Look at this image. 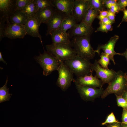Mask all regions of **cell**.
<instances>
[{"instance_id":"18","label":"cell","mask_w":127,"mask_h":127,"mask_svg":"<svg viewBox=\"0 0 127 127\" xmlns=\"http://www.w3.org/2000/svg\"><path fill=\"white\" fill-rule=\"evenodd\" d=\"M50 35L51 36L52 43H62L71 45L70 38L66 32L60 28L52 32Z\"/></svg>"},{"instance_id":"32","label":"cell","mask_w":127,"mask_h":127,"mask_svg":"<svg viewBox=\"0 0 127 127\" xmlns=\"http://www.w3.org/2000/svg\"><path fill=\"white\" fill-rule=\"evenodd\" d=\"M8 23L4 20L0 19V40L1 41L3 37V35L7 24Z\"/></svg>"},{"instance_id":"39","label":"cell","mask_w":127,"mask_h":127,"mask_svg":"<svg viewBox=\"0 0 127 127\" xmlns=\"http://www.w3.org/2000/svg\"><path fill=\"white\" fill-rule=\"evenodd\" d=\"M107 127H123L121 122L106 124Z\"/></svg>"},{"instance_id":"45","label":"cell","mask_w":127,"mask_h":127,"mask_svg":"<svg viewBox=\"0 0 127 127\" xmlns=\"http://www.w3.org/2000/svg\"><path fill=\"white\" fill-rule=\"evenodd\" d=\"M121 124L123 127H127V124H125L122 123Z\"/></svg>"},{"instance_id":"26","label":"cell","mask_w":127,"mask_h":127,"mask_svg":"<svg viewBox=\"0 0 127 127\" xmlns=\"http://www.w3.org/2000/svg\"><path fill=\"white\" fill-rule=\"evenodd\" d=\"M34 1L37 12L48 6L53 7L51 0H34Z\"/></svg>"},{"instance_id":"21","label":"cell","mask_w":127,"mask_h":127,"mask_svg":"<svg viewBox=\"0 0 127 127\" xmlns=\"http://www.w3.org/2000/svg\"><path fill=\"white\" fill-rule=\"evenodd\" d=\"M99 13V12L95 9L90 8L85 13L81 21L91 26L92 23Z\"/></svg>"},{"instance_id":"27","label":"cell","mask_w":127,"mask_h":127,"mask_svg":"<svg viewBox=\"0 0 127 127\" xmlns=\"http://www.w3.org/2000/svg\"><path fill=\"white\" fill-rule=\"evenodd\" d=\"M100 59L98 61L99 64L103 68L108 69V66L110 60L109 56L106 54L102 52L100 55Z\"/></svg>"},{"instance_id":"19","label":"cell","mask_w":127,"mask_h":127,"mask_svg":"<svg viewBox=\"0 0 127 127\" xmlns=\"http://www.w3.org/2000/svg\"><path fill=\"white\" fill-rule=\"evenodd\" d=\"M56 11L53 7L49 6L37 11L36 16L41 24H46Z\"/></svg>"},{"instance_id":"36","label":"cell","mask_w":127,"mask_h":127,"mask_svg":"<svg viewBox=\"0 0 127 127\" xmlns=\"http://www.w3.org/2000/svg\"><path fill=\"white\" fill-rule=\"evenodd\" d=\"M108 11L103 10L100 12L97 18L101 20L104 18L107 17Z\"/></svg>"},{"instance_id":"2","label":"cell","mask_w":127,"mask_h":127,"mask_svg":"<svg viewBox=\"0 0 127 127\" xmlns=\"http://www.w3.org/2000/svg\"><path fill=\"white\" fill-rule=\"evenodd\" d=\"M64 62L77 78L92 74V64L89 60L77 55Z\"/></svg>"},{"instance_id":"20","label":"cell","mask_w":127,"mask_h":127,"mask_svg":"<svg viewBox=\"0 0 127 127\" xmlns=\"http://www.w3.org/2000/svg\"><path fill=\"white\" fill-rule=\"evenodd\" d=\"M28 19L21 10L15 9L10 16L9 21L12 24L24 25Z\"/></svg>"},{"instance_id":"44","label":"cell","mask_w":127,"mask_h":127,"mask_svg":"<svg viewBox=\"0 0 127 127\" xmlns=\"http://www.w3.org/2000/svg\"><path fill=\"white\" fill-rule=\"evenodd\" d=\"M0 61L2 62L5 64H7V63L3 58L1 52H0Z\"/></svg>"},{"instance_id":"4","label":"cell","mask_w":127,"mask_h":127,"mask_svg":"<svg viewBox=\"0 0 127 127\" xmlns=\"http://www.w3.org/2000/svg\"><path fill=\"white\" fill-rule=\"evenodd\" d=\"M47 51L60 62L70 59L77 55L74 49L68 44L62 43H52L47 45Z\"/></svg>"},{"instance_id":"38","label":"cell","mask_w":127,"mask_h":127,"mask_svg":"<svg viewBox=\"0 0 127 127\" xmlns=\"http://www.w3.org/2000/svg\"><path fill=\"white\" fill-rule=\"evenodd\" d=\"M122 11L123 13V16L122 20L119 24L118 25L117 27H119L121 24L123 22H127V9H125Z\"/></svg>"},{"instance_id":"9","label":"cell","mask_w":127,"mask_h":127,"mask_svg":"<svg viewBox=\"0 0 127 127\" xmlns=\"http://www.w3.org/2000/svg\"><path fill=\"white\" fill-rule=\"evenodd\" d=\"M27 35L24 25L7 23L3 35L11 39H22Z\"/></svg>"},{"instance_id":"31","label":"cell","mask_w":127,"mask_h":127,"mask_svg":"<svg viewBox=\"0 0 127 127\" xmlns=\"http://www.w3.org/2000/svg\"><path fill=\"white\" fill-rule=\"evenodd\" d=\"M119 122L117 121L113 112H111L107 117L105 121L101 123L102 125L108 124H111Z\"/></svg>"},{"instance_id":"24","label":"cell","mask_w":127,"mask_h":127,"mask_svg":"<svg viewBox=\"0 0 127 127\" xmlns=\"http://www.w3.org/2000/svg\"><path fill=\"white\" fill-rule=\"evenodd\" d=\"M7 77L5 84L0 88V103L9 101L12 95L9 93V89L7 87Z\"/></svg>"},{"instance_id":"23","label":"cell","mask_w":127,"mask_h":127,"mask_svg":"<svg viewBox=\"0 0 127 127\" xmlns=\"http://www.w3.org/2000/svg\"><path fill=\"white\" fill-rule=\"evenodd\" d=\"M21 11L28 18L36 16L37 10L34 0H31L28 4Z\"/></svg>"},{"instance_id":"15","label":"cell","mask_w":127,"mask_h":127,"mask_svg":"<svg viewBox=\"0 0 127 127\" xmlns=\"http://www.w3.org/2000/svg\"><path fill=\"white\" fill-rule=\"evenodd\" d=\"M15 2L14 0H0V19L9 22V17L15 9Z\"/></svg>"},{"instance_id":"29","label":"cell","mask_w":127,"mask_h":127,"mask_svg":"<svg viewBox=\"0 0 127 127\" xmlns=\"http://www.w3.org/2000/svg\"><path fill=\"white\" fill-rule=\"evenodd\" d=\"M31 0H15V9L22 10L30 2Z\"/></svg>"},{"instance_id":"43","label":"cell","mask_w":127,"mask_h":127,"mask_svg":"<svg viewBox=\"0 0 127 127\" xmlns=\"http://www.w3.org/2000/svg\"><path fill=\"white\" fill-rule=\"evenodd\" d=\"M121 55L124 57L127 61V48L123 52L121 53Z\"/></svg>"},{"instance_id":"22","label":"cell","mask_w":127,"mask_h":127,"mask_svg":"<svg viewBox=\"0 0 127 127\" xmlns=\"http://www.w3.org/2000/svg\"><path fill=\"white\" fill-rule=\"evenodd\" d=\"M74 17L71 15H67L62 22L60 28L66 32L77 23Z\"/></svg>"},{"instance_id":"3","label":"cell","mask_w":127,"mask_h":127,"mask_svg":"<svg viewBox=\"0 0 127 127\" xmlns=\"http://www.w3.org/2000/svg\"><path fill=\"white\" fill-rule=\"evenodd\" d=\"M127 88V73H124L122 71H118L117 72L115 78L103 90L101 95V97L104 98L111 94L121 96Z\"/></svg>"},{"instance_id":"28","label":"cell","mask_w":127,"mask_h":127,"mask_svg":"<svg viewBox=\"0 0 127 127\" xmlns=\"http://www.w3.org/2000/svg\"><path fill=\"white\" fill-rule=\"evenodd\" d=\"M99 26L95 31V32L100 31L107 33L108 31L113 30V26L111 24H104L100 22H99Z\"/></svg>"},{"instance_id":"11","label":"cell","mask_w":127,"mask_h":127,"mask_svg":"<svg viewBox=\"0 0 127 127\" xmlns=\"http://www.w3.org/2000/svg\"><path fill=\"white\" fill-rule=\"evenodd\" d=\"M90 8L89 0H75L72 15L77 22H81Z\"/></svg>"},{"instance_id":"37","label":"cell","mask_w":127,"mask_h":127,"mask_svg":"<svg viewBox=\"0 0 127 127\" xmlns=\"http://www.w3.org/2000/svg\"><path fill=\"white\" fill-rule=\"evenodd\" d=\"M115 14L112 13L109 10H108V14L107 17L113 24L115 22Z\"/></svg>"},{"instance_id":"6","label":"cell","mask_w":127,"mask_h":127,"mask_svg":"<svg viewBox=\"0 0 127 127\" xmlns=\"http://www.w3.org/2000/svg\"><path fill=\"white\" fill-rule=\"evenodd\" d=\"M57 70L59 74L56 82L57 86L64 91H66L73 81V73L64 62H60Z\"/></svg>"},{"instance_id":"33","label":"cell","mask_w":127,"mask_h":127,"mask_svg":"<svg viewBox=\"0 0 127 127\" xmlns=\"http://www.w3.org/2000/svg\"><path fill=\"white\" fill-rule=\"evenodd\" d=\"M117 2L120 11H122L127 6V0H118Z\"/></svg>"},{"instance_id":"12","label":"cell","mask_w":127,"mask_h":127,"mask_svg":"<svg viewBox=\"0 0 127 127\" xmlns=\"http://www.w3.org/2000/svg\"><path fill=\"white\" fill-rule=\"evenodd\" d=\"M41 23L36 16L28 18L24 28L27 35L33 37H38L42 44L41 36L39 32V28Z\"/></svg>"},{"instance_id":"10","label":"cell","mask_w":127,"mask_h":127,"mask_svg":"<svg viewBox=\"0 0 127 127\" xmlns=\"http://www.w3.org/2000/svg\"><path fill=\"white\" fill-rule=\"evenodd\" d=\"M119 38L118 36L115 35L111 37L105 44L99 45L96 50L98 52V53L99 55L100 50L102 49L103 52L109 56L114 65L115 63L114 59V56L115 55H121V53H117L114 50L115 44Z\"/></svg>"},{"instance_id":"30","label":"cell","mask_w":127,"mask_h":127,"mask_svg":"<svg viewBox=\"0 0 127 127\" xmlns=\"http://www.w3.org/2000/svg\"><path fill=\"white\" fill-rule=\"evenodd\" d=\"M118 106L123 108V109H127V102L122 96L115 95Z\"/></svg>"},{"instance_id":"34","label":"cell","mask_w":127,"mask_h":127,"mask_svg":"<svg viewBox=\"0 0 127 127\" xmlns=\"http://www.w3.org/2000/svg\"><path fill=\"white\" fill-rule=\"evenodd\" d=\"M109 10L115 14L118 13L120 11L117 3L115 4L112 5Z\"/></svg>"},{"instance_id":"40","label":"cell","mask_w":127,"mask_h":127,"mask_svg":"<svg viewBox=\"0 0 127 127\" xmlns=\"http://www.w3.org/2000/svg\"><path fill=\"white\" fill-rule=\"evenodd\" d=\"M100 22L103 24H111L112 23L108 19L107 17H105L100 21Z\"/></svg>"},{"instance_id":"14","label":"cell","mask_w":127,"mask_h":127,"mask_svg":"<svg viewBox=\"0 0 127 127\" xmlns=\"http://www.w3.org/2000/svg\"><path fill=\"white\" fill-rule=\"evenodd\" d=\"M67 15L57 10L46 24L47 26L46 35H50L53 31L60 28L63 20Z\"/></svg>"},{"instance_id":"25","label":"cell","mask_w":127,"mask_h":127,"mask_svg":"<svg viewBox=\"0 0 127 127\" xmlns=\"http://www.w3.org/2000/svg\"><path fill=\"white\" fill-rule=\"evenodd\" d=\"M90 8H94L100 12L104 10L105 6L103 0H89Z\"/></svg>"},{"instance_id":"35","label":"cell","mask_w":127,"mask_h":127,"mask_svg":"<svg viewBox=\"0 0 127 127\" xmlns=\"http://www.w3.org/2000/svg\"><path fill=\"white\" fill-rule=\"evenodd\" d=\"M121 123L123 124H127V109H123Z\"/></svg>"},{"instance_id":"1","label":"cell","mask_w":127,"mask_h":127,"mask_svg":"<svg viewBox=\"0 0 127 127\" xmlns=\"http://www.w3.org/2000/svg\"><path fill=\"white\" fill-rule=\"evenodd\" d=\"M90 36H75L73 37L71 41V45L76 54L88 60L93 59L97 50H94L90 42Z\"/></svg>"},{"instance_id":"8","label":"cell","mask_w":127,"mask_h":127,"mask_svg":"<svg viewBox=\"0 0 127 127\" xmlns=\"http://www.w3.org/2000/svg\"><path fill=\"white\" fill-rule=\"evenodd\" d=\"M92 70L95 71V76L100 79L103 84H108L115 78L117 72L112 69H104L102 67L96 60L92 64Z\"/></svg>"},{"instance_id":"13","label":"cell","mask_w":127,"mask_h":127,"mask_svg":"<svg viewBox=\"0 0 127 127\" xmlns=\"http://www.w3.org/2000/svg\"><path fill=\"white\" fill-rule=\"evenodd\" d=\"M93 31L92 26L81 21L70 29L67 33L70 38L75 36H90Z\"/></svg>"},{"instance_id":"7","label":"cell","mask_w":127,"mask_h":127,"mask_svg":"<svg viewBox=\"0 0 127 127\" xmlns=\"http://www.w3.org/2000/svg\"><path fill=\"white\" fill-rule=\"evenodd\" d=\"M76 88L81 98L85 101H93L102 95V88H97L75 83Z\"/></svg>"},{"instance_id":"5","label":"cell","mask_w":127,"mask_h":127,"mask_svg":"<svg viewBox=\"0 0 127 127\" xmlns=\"http://www.w3.org/2000/svg\"><path fill=\"white\" fill-rule=\"evenodd\" d=\"M44 51L43 53H40L39 56L34 58L43 68V75L47 76L53 71L57 70L60 63L56 58L44 49Z\"/></svg>"},{"instance_id":"17","label":"cell","mask_w":127,"mask_h":127,"mask_svg":"<svg viewBox=\"0 0 127 127\" xmlns=\"http://www.w3.org/2000/svg\"><path fill=\"white\" fill-rule=\"evenodd\" d=\"M75 0H51L53 7L66 15L72 14Z\"/></svg>"},{"instance_id":"16","label":"cell","mask_w":127,"mask_h":127,"mask_svg":"<svg viewBox=\"0 0 127 127\" xmlns=\"http://www.w3.org/2000/svg\"><path fill=\"white\" fill-rule=\"evenodd\" d=\"M73 81L75 83L94 88H101L103 85L101 80L95 75L93 76L92 74L77 78L76 79H74Z\"/></svg>"},{"instance_id":"42","label":"cell","mask_w":127,"mask_h":127,"mask_svg":"<svg viewBox=\"0 0 127 127\" xmlns=\"http://www.w3.org/2000/svg\"><path fill=\"white\" fill-rule=\"evenodd\" d=\"M122 96V97L125 99L127 102V88L124 92Z\"/></svg>"},{"instance_id":"41","label":"cell","mask_w":127,"mask_h":127,"mask_svg":"<svg viewBox=\"0 0 127 127\" xmlns=\"http://www.w3.org/2000/svg\"><path fill=\"white\" fill-rule=\"evenodd\" d=\"M103 1L105 7L109 10L112 5V0H103Z\"/></svg>"}]
</instances>
